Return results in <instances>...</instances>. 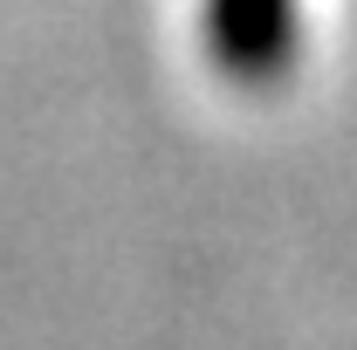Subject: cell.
Segmentation results:
<instances>
[{
    "label": "cell",
    "instance_id": "cell-1",
    "mask_svg": "<svg viewBox=\"0 0 357 350\" xmlns=\"http://www.w3.org/2000/svg\"><path fill=\"white\" fill-rule=\"evenodd\" d=\"M206 48L234 83H282L296 62V0H206Z\"/></svg>",
    "mask_w": 357,
    "mask_h": 350
}]
</instances>
